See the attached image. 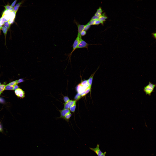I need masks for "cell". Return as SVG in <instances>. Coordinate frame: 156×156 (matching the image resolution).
I'll return each instance as SVG.
<instances>
[{
  "label": "cell",
  "instance_id": "obj_1",
  "mask_svg": "<svg viewBox=\"0 0 156 156\" xmlns=\"http://www.w3.org/2000/svg\"><path fill=\"white\" fill-rule=\"evenodd\" d=\"M32 27L28 22H24L18 30L19 37L17 42L21 49L27 44Z\"/></svg>",
  "mask_w": 156,
  "mask_h": 156
},
{
  "label": "cell",
  "instance_id": "obj_2",
  "mask_svg": "<svg viewBox=\"0 0 156 156\" xmlns=\"http://www.w3.org/2000/svg\"><path fill=\"white\" fill-rule=\"evenodd\" d=\"M156 89V73H154L149 81L145 91V100L142 105L138 108V112L141 113L146 104L153 97Z\"/></svg>",
  "mask_w": 156,
  "mask_h": 156
},
{
  "label": "cell",
  "instance_id": "obj_3",
  "mask_svg": "<svg viewBox=\"0 0 156 156\" xmlns=\"http://www.w3.org/2000/svg\"><path fill=\"white\" fill-rule=\"evenodd\" d=\"M3 59L5 62L9 71L10 89L14 94L12 88V76L16 59L8 51L5 53Z\"/></svg>",
  "mask_w": 156,
  "mask_h": 156
},
{
  "label": "cell",
  "instance_id": "obj_4",
  "mask_svg": "<svg viewBox=\"0 0 156 156\" xmlns=\"http://www.w3.org/2000/svg\"><path fill=\"white\" fill-rule=\"evenodd\" d=\"M48 1L39 3L34 7L27 15V22L33 27L39 13L48 4Z\"/></svg>",
  "mask_w": 156,
  "mask_h": 156
},
{
  "label": "cell",
  "instance_id": "obj_5",
  "mask_svg": "<svg viewBox=\"0 0 156 156\" xmlns=\"http://www.w3.org/2000/svg\"><path fill=\"white\" fill-rule=\"evenodd\" d=\"M20 27L17 29L5 28L3 34H6L10 43L17 42L18 40L19 37L18 30Z\"/></svg>",
  "mask_w": 156,
  "mask_h": 156
},
{
  "label": "cell",
  "instance_id": "obj_6",
  "mask_svg": "<svg viewBox=\"0 0 156 156\" xmlns=\"http://www.w3.org/2000/svg\"><path fill=\"white\" fill-rule=\"evenodd\" d=\"M8 51L16 59H18L20 56L21 48L18 46L17 42L10 43L8 49Z\"/></svg>",
  "mask_w": 156,
  "mask_h": 156
},
{
  "label": "cell",
  "instance_id": "obj_7",
  "mask_svg": "<svg viewBox=\"0 0 156 156\" xmlns=\"http://www.w3.org/2000/svg\"><path fill=\"white\" fill-rule=\"evenodd\" d=\"M11 19L16 20L23 22H27V15L21 11L14 10L8 12Z\"/></svg>",
  "mask_w": 156,
  "mask_h": 156
},
{
  "label": "cell",
  "instance_id": "obj_8",
  "mask_svg": "<svg viewBox=\"0 0 156 156\" xmlns=\"http://www.w3.org/2000/svg\"><path fill=\"white\" fill-rule=\"evenodd\" d=\"M34 1L31 0L29 1L24 6L21 12L24 14L26 15L29 12L33 5Z\"/></svg>",
  "mask_w": 156,
  "mask_h": 156
},
{
  "label": "cell",
  "instance_id": "obj_9",
  "mask_svg": "<svg viewBox=\"0 0 156 156\" xmlns=\"http://www.w3.org/2000/svg\"><path fill=\"white\" fill-rule=\"evenodd\" d=\"M2 35L0 36V56L1 59H3V57L5 54V50L3 47L2 41Z\"/></svg>",
  "mask_w": 156,
  "mask_h": 156
},
{
  "label": "cell",
  "instance_id": "obj_10",
  "mask_svg": "<svg viewBox=\"0 0 156 156\" xmlns=\"http://www.w3.org/2000/svg\"><path fill=\"white\" fill-rule=\"evenodd\" d=\"M149 44L151 45V47L153 49L155 52V57H156V61H155L156 64L155 65H155V72L156 73V46L155 45V44H153V43L152 44V43L150 41H149Z\"/></svg>",
  "mask_w": 156,
  "mask_h": 156
},
{
  "label": "cell",
  "instance_id": "obj_11",
  "mask_svg": "<svg viewBox=\"0 0 156 156\" xmlns=\"http://www.w3.org/2000/svg\"><path fill=\"white\" fill-rule=\"evenodd\" d=\"M2 60V59H1L0 56V74L1 71V69L2 66V63L1 62Z\"/></svg>",
  "mask_w": 156,
  "mask_h": 156
},
{
  "label": "cell",
  "instance_id": "obj_12",
  "mask_svg": "<svg viewBox=\"0 0 156 156\" xmlns=\"http://www.w3.org/2000/svg\"><path fill=\"white\" fill-rule=\"evenodd\" d=\"M156 97V89L154 95L153 96V97Z\"/></svg>",
  "mask_w": 156,
  "mask_h": 156
}]
</instances>
